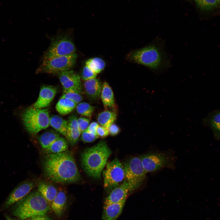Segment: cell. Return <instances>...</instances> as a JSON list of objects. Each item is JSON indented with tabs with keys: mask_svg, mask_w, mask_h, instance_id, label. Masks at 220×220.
<instances>
[{
	"mask_svg": "<svg viewBox=\"0 0 220 220\" xmlns=\"http://www.w3.org/2000/svg\"><path fill=\"white\" fill-rule=\"evenodd\" d=\"M43 168L46 178L56 183H75L81 178L73 155L65 151L57 153H46L44 156Z\"/></svg>",
	"mask_w": 220,
	"mask_h": 220,
	"instance_id": "1",
	"label": "cell"
},
{
	"mask_svg": "<svg viewBox=\"0 0 220 220\" xmlns=\"http://www.w3.org/2000/svg\"><path fill=\"white\" fill-rule=\"evenodd\" d=\"M130 59L156 74L163 72L171 65L163 42L160 39H156L145 47L133 52L130 54Z\"/></svg>",
	"mask_w": 220,
	"mask_h": 220,
	"instance_id": "2",
	"label": "cell"
},
{
	"mask_svg": "<svg viewBox=\"0 0 220 220\" xmlns=\"http://www.w3.org/2000/svg\"><path fill=\"white\" fill-rule=\"evenodd\" d=\"M112 151L104 141L87 148L82 153L81 163L84 171L96 179L101 178V172L107 163Z\"/></svg>",
	"mask_w": 220,
	"mask_h": 220,
	"instance_id": "3",
	"label": "cell"
},
{
	"mask_svg": "<svg viewBox=\"0 0 220 220\" xmlns=\"http://www.w3.org/2000/svg\"><path fill=\"white\" fill-rule=\"evenodd\" d=\"M16 204L13 215L22 220L46 215L50 210L49 203L38 190L30 192Z\"/></svg>",
	"mask_w": 220,
	"mask_h": 220,
	"instance_id": "4",
	"label": "cell"
},
{
	"mask_svg": "<svg viewBox=\"0 0 220 220\" xmlns=\"http://www.w3.org/2000/svg\"><path fill=\"white\" fill-rule=\"evenodd\" d=\"M48 109L37 108L32 106L26 109L22 115L23 124L28 133L36 135L50 125Z\"/></svg>",
	"mask_w": 220,
	"mask_h": 220,
	"instance_id": "5",
	"label": "cell"
},
{
	"mask_svg": "<svg viewBox=\"0 0 220 220\" xmlns=\"http://www.w3.org/2000/svg\"><path fill=\"white\" fill-rule=\"evenodd\" d=\"M123 165L125 179L128 184L129 191H132L138 188L143 183L146 173L139 156L131 157Z\"/></svg>",
	"mask_w": 220,
	"mask_h": 220,
	"instance_id": "6",
	"label": "cell"
},
{
	"mask_svg": "<svg viewBox=\"0 0 220 220\" xmlns=\"http://www.w3.org/2000/svg\"><path fill=\"white\" fill-rule=\"evenodd\" d=\"M77 57L75 53L50 59H44L36 71L37 73H58L70 70L74 66Z\"/></svg>",
	"mask_w": 220,
	"mask_h": 220,
	"instance_id": "7",
	"label": "cell"
},
{
	"mask_svg": "<svg viewBox=\"0 0 220 220\" xmlns=\"http://www.w3.org/2000/svg\"><path fill=\"white\" fill-rule=\"evenodd\" d=\"M75 48L71 38L66 35H60L52 39L44 59L67 56L75 53Z\"/></svg>",
	"mask_w": 220,
	"mask_h": 220,
	"instance_id": "8",
	"label": "cell"
},
{
	"mask_svg": "<svg viewBox=\"0 0 220 220\" xmlns=\"http://www.w3.org/2000/svg\"><path fill=\"white\" fill-rule=\"evenodd\" d=\"M104 186L105 189L115 187L125 178L123 165L117 158L107 163L103 172Z\"/></svg>",
	"mask_w": 220,
	"mask_h": 220,
	"instance_id": "9",
	"label": "cell"
},
{
	"mask_svg": "<svg viewBox=\"0 0 220 220\" xmlns=\"http://www.w3.org/2000/svg\"><path fill=\"white\" fill-rule=\"evenodd\" d=\"M139 157L146 173L158 170L166 166L170 162L169 156L161 152H149Z\"/></svg>",
	"mask_w": 220,
	"mask_h": 220,
	"instance_id": "10",
	"label": "cell"
},
{
	"mask_svg": "<svg viewBox=\"0 0 220 220\" xmlns=\"http://www.w3.org/2000/svg\"><path fill=\"white\" fill-rule=\"evenodd\" d=\"M35 186V182L32 181H26L20 183L9 194L3 204V208L8 209L21 200L28 194Z\"/></svg>",
	"mask_w": 220,
	"mask_h": 220,
	"instance_id": "11",
	"label": "cell"
},
{
	"mask_svg": "<svg viewBox=\"0 0 220 220\" xmlns=\"http://www.w3.org/2000/svg\"><path fill=\"white\" fill-rule=\"evenodd\" d=\"M58 75L64 90L72 91L80 94L82 93L80 77L73 71L63 72L59 73Z\"/></svg>",
	"mask_w": 220,
	"mask_h": 220,
	"instance_id": "12",
	"label": "cell"
},
{
	"mask_svg": "<svg viewBox=\"0 0 220 220\" xmlns=\"http://www.w3.org/2000/svg\"><path fill=\"white\" fill-rule=\"evenodd\" d=\"M57 91V88L54 86H42L38 99L31 106L39 109L47 107L53 99Z\"/></svg>",
	"mask_w": 220,
	"mask_h": 220,
	"instance_id": "13",
	"label": "cell"
},
{
	"mask_svg": "<svg viewBox=\"0 0 220 220\" xmlns=\"http://www.w3.org/2000/svg\"><path fill=\"white\" fill-rule=\"evenodd\" d=\"M129 191L128 184L126 179L116 187L105 200L104 205L116 203L127 199Z\"/></svg>",
	"mask_w": 220,
	"mask_h": 220,
	"instance_id": "14",
	"label": "cell"
},
{
	"mask_svg": "<svg viewBox=\"0 0 220 220\" xmlns=\"http://www.w3.org/2000/svg\"><path fill=\"white\" fill-rule=\"evenodd\" d=\"M126 199L117 203L104 205L102 220H116L122 212Z\"/></svg>",
	"mask_w": 220,
	"mask_h": 220,
	"instance_id": "15",
	"label": "cell"
},
{
	"mask_svg": "<svg viewBox=\"0 0 220 220\" xmlns=\"http://www.w3.org/2000/svg\"><path fill=\"white\" fill-rule=\"evenodd\" d=\"M76 117L72 115L68 120V127L65 137L68 141L72 145H75L80 136Z\"/></svg>",
	"mask_w": 220,
	"mask_h": 220,
	"instance_id": "16",
	"label": "cell"
},
{
	"mask_svg": "<svg viewBox=\"0 0 220 220\" xmlns=\"http://www.w3.org/2000/svg\"><path fill=\"white\" fill-rule=\"evenodd\" d=\"M38 190L45 199L50 206L56 196L58 191L52 184L44 182H40L37 185Z\"/></svg>",
	"mask_w": 220,
	"mask_h": 220,
	"instance_id": "17",
	"label": "cell"
},
{
	"mask_svg": "<svg viewBox=\"0 0 220 220\" xmlns=\"http://www.w3.org/2000/svg\"><path fill=\"white\" fill-rule=\"evenodd\" d=\"M102 85L101 81L95 78L86 80L84 86L88 96L92 99H96L100 95Z\"/></svg>",
	"mask_w": 220,
	"mask_h": 220,
	"instance_id": "18",
	"label": "cell"
},
{
	"mask_svg": "<svg viewBox=\"0 0 220 220\" xmlns=\"http://www.w3.org/2000/svg\"><path fill=\"white\" fill-rule=\"evenodd\" d=\"M66 201L67 196L64 192L62 190L58 192L50 205L57 216L60 217L62 215L65 208Z\"/></svg>",
	"mask_w": 220,
	"mask_h": 220,
	"instance_id": "19",
	"label": "cell"
},
{
	"mask_svg": "<svg viewBox=\"0 0 220 220\" xmlns=\"http://www.w3.org/2000/svg\"><path fill=\"white\" fill-rule=\"evenodd\" d=\"M101 97L104 106L105 108L113 107L115 104L113 91L108 83L104 82L102 85Z\"/></svg>",
	"mask_w": 220,
	"mask_h": 220,
	"instance_id": "20",
	"label": "cell"
},
{
	"mask_svg": "<svg viewBox=\"0 0 220 220\" xmlns=\"http://www.w3.org/2000/svg\"><path fill=\"white\" fill-rule=\"evenodd\" d=\"M77 105L72 101L61 97L56 104V108L60 115H65L74 110Z\"/></svg>",
	"mask_w": 220,
	"mask_h": 220,
	"instance_id": "21",
	"label": "cell"
},
{
	"mask_svg": "<svg viewBox=\"0 0 220 220\" xmlns=\"http://www.w3.org/2000/svg\"><path fill=\"white\" fill-rule=\"evenodd\" d=\"M206 120L215 138L217 139H220V112L212 113L209 115Z\"/></svg>",
	"mask_w": 220,
	"mask_h": 220,
	"instance_id": "22",
	"label": "cell"
},
{
	"mask_svg": "<svg viewBox=\"0 0 220 220\" xmlns=\"http://www.w3.org/2000/svg\"><path fill=\"white\" fill-rule=\"evenodd\" d=\"M60 137L57 132L50 131L42 134L38 136V139L42 148L46 149Z\"/></svg>",
	"mask_w": 220,
	"mask_h": 220,
	"instance_id": "23",
	"label": "cell"
},
{
	"mask_svg": "<svg viewBox=\"0 0 220 220\" xmlns=\"http://www.w3.org/2000/svg\"><path fill=\"white\" fill-rule=\"evenodd\" d=\"M50 125L57 131L65 136L66 134L68 120L58 115H53L50 117Z\"/></svg>",
	"mask_w": 220,
	"mask_h": 220,
	"instance_id": "24",
	"label": "cell"
},
{
	"mask_svg": "<svg viewBox=\"0 0 220 220\" xmlns=\"http://www.w3.org/2000/svg\"><path fill=\"white\" fill-rule=\"evenodd\" d=\"M116 113L109 110H105L101 112L97 117L98 123L101 126L108 129L109 127L116 120Z\"/></svg>",
	"mask_w": 220,
	"mask_h": 220,
	"instance_id": "25",
	"label": "cell"
},
{
	"mask_svg": "<svg viewBox=\"0 0 220 220\" xmlns=\"http://www.w3.org/2000/svg\"><path fill=\"white\" fill-rule=\"evenodd\" d=\"M68 148L67 141L60 137L45 150L46 153H57L66 151Z\"/></svg>",
	"mask_w": 220,
	"mask_h": 220,
	"instance_id": "26",
	"label": "cell"
},
{
	"mask_svg": "<svg viewBox=\"0 0 220 220\" xmlns=\"http://www.w3.org/2000/svg\"><path fill=\"white\" fill-rule=\"evenodd\" d=\"M196 6L204 11L210 12L220 7L217 0H193Z\"/></svg>",
	"mask_w": 220,
	"mask_h": 220,
	"instance_id": "27",
	"label": "cell"
},
{
	"mask_svg": "<svg viewBox=\"0 0 220 220\" xmlns=\"http://www.w3.org/2000/svg\"><path fill=\"white\" fill-rule=\"evenodd\" d=\"M86 65L97 74L100 73L104 69L105 64L102 59L94 57L87 61Z\"/></svg>",
	"mask_w": 220,
	"mask_h": 220,
	"instance_id": "28",
	"label": "cell"
},
{
	"mask_svg": "<svg viewBox=\"0 0 220 220\" xmlns=\"http://www.w3.org/2000/svg\"><path fill=\"white\" fill-rule=\"evenodd\" d=\"M76 108V111L79 114L89 118L91 117L94 110L92 106L86 102L79 103Z\"/></svg>",
	"mask_w": 220,
	"mask_h": 220,
	"instance_id": "29",
	"label": "cell"
},
{
	"mask_svg": "<svg viewBox=\"0 0 220 220\" xmlns=\"http://www.w3.org/2000/svg\"><path fill=\"white\" fill-rule=\"evenodd\" d=\"M61 97L69 99L77 104L79 103L82 100V97L80 94L71 91L64 90Z\"/></svg>",
	"mask_w": 220,
	"mask_h": 220,
	"instance_id": "30",
	"label": "cell"
},
{
	"mask_svg": "<svg viewBox=\"0 0 220 220\" xmlns=\"http://www.w3.org/2000/svg\"><path fill=\"white\" fill-rule=\"evenodd\" d=\"M81 134V139L82 140L86 143L93 142L99 137L97 134L90 132L86 130Z\"/></svg>",
	"mask_w": 220,
	"mask_h": 220,
	"instance_id": "31",
	"label": "cell"
},
{
	"mask_svg": "<svg viewBox=\"0 0 220 220\" xmlns=\"http://www.w3.org/2000/svg\"><path fill=\"white\" fill-rule=\"evenodd\" d=\"M97 74L88 66L85 65L83 69L81 78L83 80L86 81L90 79L96 78Z\"/></svg>",
	"mask_w": 220,
	"mask_h": 220,
	"instance_id": "32",
	"label": "cell"
},
{
	"mask_svg": "<svg viewBox=\"0 0 220 220\" xmlns=\"http://www.w3.org/2000/svg\"><path fill=\"white\" fill-rule=\"evenodd\" d=\"M79 127L81 133L86 130L90 123V120L87 118L80 117L77 119Z\"/></svg>",
	"mask_w": 220,
	"mask_h": 220,
	"instance_id": "33",
	"label": "cell"
},
{
	"mask_svg": "<svg viewBox=\"0 0 220 220\" xmlns=\"http://www.w3.org/2000/svg\"><path fill=\"white\" fill-rule=\"evenodd\" d=\"M97 132L98 136L102 138H105L109 134L108 129L101 125L98 126Z\"/></svg>",
	"mask_w": 220,
	"mask_h": 220,
	"instance_id": "34",
	"label": "cell"
},
{
	"mask_svg": "<svg viewBox=\"0 0 220 220\" xmlns=\"http://www.w3.org/2000/svg\"><path fill=\"white\" fill-rule=\"evenodd\" d=\"M109 134L112 136H115L117 135L120 132V129L119 127L116 124H112L108 128Z\"/></svg>",
	"mask_w": 220,
	"mask_h": 220,
	"instance_id": "35",
	"label": "cell"
},
{
	"mask_svg": "<svg viewBox=\"0 0 220 220\" xmlns=\"http://www.w3.org/2000/svg\"><path fill=\"white\" fill-rule=\"evenodd\" d=\"M99 126L97 123L95 122H92L89 125L86 130L90 132L97 134V130Z\"/></svg>",
	"mask_w": 220,
	"mask_h": 220,
	"instance_id": "36",
	"label": "cell"
},
{
	"mask_svg": "<svg viewBox=\"0 0 220 220\" xmlns=\"http://www.w3.org/2000/svg\"><path fill=\"white\" fill-rule=\"evenodd\" d=\"M29 220H52L50 218L46 215L35 216L30 218Z\"/></svg>",
	"mask_w": 220,
	"mask_h": 220,
	"instance_id": "37",
	"label": "cell"
},
{
	"mask_svg": "<svg viewBox=\"0 0 220 220\" xmlns=\"http://www.w3.org/2000/svg\"><path fill=\"white\" fill-rule=\"evenodd\" d=\"M5 217L6 220H16L12 218L7 215H5Z\"/></svg>",
	"mask_w": 220,
	"mask_h": 220,
	"instance_id": "38",
	"label": "cell"
},
{
	"mask_svg": "<svg viewBox=\"0 0 220 220\" xmlns=\"http://www.w3.org/2000/svg\"><path fill=\"white\" fill-rule=\"evenodd\" d=\"M217 0L218 2V3L220 6V0Z\"/></svg>",
	"mask_w": 220,
	"mask_h": 220,
	"instance_id": "39",
	"label": "cell"
}]
</instances>
